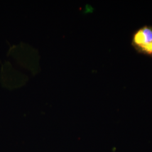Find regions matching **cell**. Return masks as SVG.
Here are the masks:
<instances>
[{
	"label": "cell",
	"mask_w": 152,
	"mask_h": 152,
	"mask_svg": "<svg viewBox=\"0 0 152 152\" xmlns=\"http://www.w3.org/2000/svg\"><path fill=\"white\" fill-rule=\"evenodd\" d=\"M140 53L142 54L148 55L151 56L152 57V44L148 45L144 49H142Z\"/></svg>",
	"instance_id": "obj_2"
},
{
	"label": "cell",
	"mask_w": 152,
	"mask_h": 152,
	"mask_svg": "<svg viewBox=\"0 0 152 152\" xmlns=\"http://www.w3.org/2000/svg\"><path fill=\"white\" fill-rule=\"evenodd\" d=\"M152 44V26H145L139 29L134 34L132 45L140 53L148 45Z\"/></svg>",
	"instance_id": "obj_1"
}]
</instances>
